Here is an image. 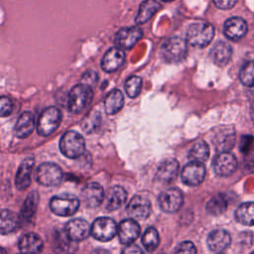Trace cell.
Returning a JSON list of instances; mask_svg holds the SVG:
<instances>
[{"label": "cell", "instance_id": "1", "mask_svg": "<svg viewBox=\"0 0 254 254\" xmlns=\"http://www.w3.org/2000/svg\"><path fill=\"white\" fill-rule=\"evenodd\" d=\"M93 98L91 86L84 83H77L68 92L67 107L73 114H79L89 106Z\"/></svg>", "mask_w": 254, "mask_h": 254}, {"label": "cell", "instance_id": "2", "mask_svg": "<svg viewBox=\"0 0 254 254\" xmlns=\"http://www.w3.org/2000/svg\"><path fill=\"white\" fill-rule=\"evenodd\" d=\"M188 54V42L180 36L167 39L161 47V56L165 62L175 64L185 60Z\"/></svg>", "mask_w": 254, "mask_h": 254}, {"label": "cell", "instance_id": "3", "mask_svg": "<svg viewBox=\"0 0 254 254\" xmlns=\"http://www.w3.org/2000/svg\"><path fill=\"white\" fill-rule=\"evenodd\" d=\"M214 28L207 22L192 23L187 31V42L195 48H204L212 41Z\"/></svg>", "mask_w": 254, "mask_h": 254}, {"label": "cell", "instance_id": "4", "mask_svg": "<svg viewBox=\"0 0 254 254\" xmlns=\"http://www.w3.org/2000/svg\"><path fill=\"white\" fill-rule=\"evenodd\" d=\"M60 150L65 157L76 159L85 151V141L78 132L66 131L60 140Z\"/></svg>", "mask_w": 254, "mask_h": 254}, {"label": "cell", "instance_id": "5", "mask_svg": "<svg viewBox=\"0 0 254 254\" xmlns=\"http://www.w3.org/2000/svg\"><path fill=\"white\" fill-rule=\"evenodd\" d=\"M51 210L60 216H70L79 207V199L71 193H61L52 197L50 201Z\"/></svg>", "mask_w": 254, "mask_h": 254}, {"label": "cell", "instance_id": "6", "mask_svg": "<svg viewBox=\"0 0 254 254\" xmlns=\"http://www.w3.org/2000/svg\"><path fill=\"white\" fill-rule=\"evenodd\" d=\"M62 122V112L56 106L46 108L39 117L37 130L39 135L47 137L53 134Z\"/></svg>", "mask_w": 254, "mask_h": 254}, {"label": "cell", "instance_id": "7", "mask_svg": "<svg viewBox=\"0 0 254 254\" xmlns=\"http://www.w3.org/2000/svg\"><path fill=\"white\" fill-rule=\"evenodd\" d=\"M63 179L62 169L54 163H43L36 171L37 182L44 187H53L59 185Z\"/></svg>", "mask_w": 254, "mask_h": 254}, {"label": "cell", "instance_id": "8", "mask_svg": "<svg viewBox=\"0 0 254 254\" xmlns=\"http://www.w3.org/2000/svg\"><path fill=\"white\" fill-rule=\"evenodd\" d=\"M117 232L118 226L110 217H98L91 225V234L98 241H109L116 235Z\"/></svg>", "mask_w": 254, "mask_h": 254}, {"label": "cell", "instance_id": "9", "mask_svg": "<svg viewBox=\"0 0 254 254\" xmlns=\"http://www.w3.org/2000/svg\"><path fill=\"white\" fill-rule=\"evenodd\" d=\"M159 205L165 212L173 213L178 211L184 202V195L178 189H168L161 192L158 198Z\"/></svg>", "mask_w": 254, "mask_h": 254}, {"label": "cell", "instance_id": "10", "mask_svg": "<svg viewBox=\"0 0 254 254\" xmlns=\"http://www.w3.org/2000/svg\"><path fill=\"white\" fill-rule=\"evenodd\" d=\"M151 201L143 195H134L127 204L126 211L133 219L143 220L151 214Z\"/></svg>", "mask_w": 254, "mask_h": 254}, {"label": "cell", "instance_id": "11", "mask_svg": "<svg viewBox=\"0 0 254 254\" xmlns=\"http://www.w3.org/2000/svg\"><path fill=\"white\" fill-rule=\"evenodd\" d=\"M143 31L139 27H124L117 31L114 38L116 47L122 50H130L142 38Z\"/></svg>", "mask_w": 254, "mask_h": 254}, {"label": "cell", "instance_id": "12", "mask_svg": "<svg viewBox=\"0 0 254 254\" xmlns=\"http://www.w3.org/2000/svg\"><path fill=\"white\" fill-rule=\"evenodd\" d=\"M205 168L202 163L190 161L186 164L181 172V178L184 184L188 186H197L204 180Z\"/></svg>", "mask_w": 254, "mask_h": 254}, {"label": "cell", "instance_id": "13", "mask_svg": "<svg viewBox=\"0 0 254 254\" xmlns=\"http://www.w3.org/2000/svg\"><path fill=\"white\" fill-rule=\"evenodd\" d=\"M213 171L216 175L227 177L233 174L237 168V160L229 152H221L213 160Z\"/></svg>", "mask_w": 254, "mask_h": 254}, {"label": "cell", "instance_id": "14", "mask_svg": "<svg viewBox=\"0 0 254 254\" xmlns=\"http://www.w3.org/2000/svg\"><path fill=\"white\" fill-rule=\"evenodd\" d=\"M64 231L72 240L78 242L87 238L89 233H91V227L85 219L73 218L67 221L64 226Z\"/></svg>", "mask_w": 254, "mask_h": 254}, {"label": "cell", "instance_id": "15", "mask_svg": "<svg viewBox=\"0 0 254 254\" xmlns=\"http://www.w3.org/2000/svg\"><path fill=\"white\" fill-rule=\"evenodd\" d=\"M140 225L133 218L122 220L118 225V237L122 244H132L140 235Z\"/></svg>", "mask_w": 254, "mask_h": 254}, {"label": "cell", "instance_id": "16", "mask_svg": "<svg viewBox=\"0 0 254 254\" xmlns=\"http://www.w3.org/2000/svg\"><path fill=\"white\" fill-rule=\"evenodd\" d=\"M125 61V53L122 49L114 47L109 49L101 60V68L105 72L116 71Z\"/></svg>", "mask_w": 254, "mask_h": 254}, {"label": "cell", "instance_id": "17", "mask_svg": "<svg viewBox=\"0 0 254 254\" xmlns=\"http://www.w3.org/2000/svg\"><path fill=\"white\" fill-rule=\"evenodd\" d=\"M223 33L231 41H239L247 33V23L240 17H231L224 23Z\"/></svg>", "mask_w": 254, "mask_h": 254}, {"label": "cell", "instance_id": "18", "mask_svg": "<svg viewBox=\"0 0 254 254\" xmlns=\"http://www.w3.org/2000/svg\"><path fill=\"white\" fill-rule=\"evenodd\" d=\"M81 198L88 207H96L104 199V190L98 183H89L82 189Z\"/></svg>", "mask_w": 254, "mask_h": 254}, {"label": "cell", "instance_id": "19", "mask_svg": "<svg viewBox=\"0 0 254 254\" xmlns=\"http://www.w3.org/2000/svg\"><path fill=\"white\" fill-rule=\"evenodd\" d=\"M53 249L57 254H73L77 250V242L72 240L64 229L59 230L53 237Z\"/></svg>", "mask_w": 254, "mask_h": 254}, {"label": "cell", "instance_id": "20", "mask_svg": "<svg viewBox=\"0 0 254 254\" xmlns=\"http://www.w3.org/2000/svg\"><path fill=\"white\" fill-rule=\"evenodd\" d=\"M18 246L21 254H41L44 248V243L38 234L29 232L21 236Z\"/></svg>", "mask_w": 254, "mask_h": 254}, {"label": "cell", "instance_id": "21", "mask_svg": "<svg viewBox=\"0 0 254 254\" xmlns=\"http://www.w3.org/2000/svg\"><path fill=\"white\" fill-rule=\"evenodd\" d=\"M230 234L223 229L212 230L206 238V244L208 248L216 253H220L225 250L230 245Z\"/></svg>", "mask_w": 254, "mask_h": 254}, {"label": "cell", "instance_id": "22", "mask_svg": "<svg viewBox=\"0 0 254 254\" xmlns=\"http://www.w3.org/2000/svg\"><path fill=\"white\" fill-rule=\"evenodd\" d=\"M35 165V160L32 157L25 159L18 168L15 176V186L19 190H26L31 184V175Z\"/></svg>", "mask_w": 254, "mask_h": 254}, {"label": "cell", "instance_id": "23", "mask_svg": "<svg viewBox=\"0 0 254 254\" xmlns=\"http://www.w3.org/2000/svg\"><path fill=\"white\" fill-rule=\"evenodd\" d=\"M127 200V192L120 186H113L109 189L105 197V208L108 211H113L122 206Z\"/></svg>", "mask_w": 254, "mask_h": 254}, {"label": "cell", "instance_id": "24", "mask_svg": "<svg viewBox=\"0 0 254 254\" xmlns=\"http://www.w3.org/2000/svg\"><path fill=\"white\" fill-rule=\"evenodd\" d=\"M179 162L174 158H168L162 161L157 170V178L165 183L174 181L179 173Z\"/></svg>", "mask_w": 254, "mask_h": 254}, {"label": "cell", "instance_id": "25", "mask_svg": "<svg viewBox=\"0 0 254 254\" xmlns=\"http://www.w3.org/2000/svg\"><path fill=\"white\" fill-rule=\"evenodd\" d=\"M34 128H35L34 115L29 111H25L19 116L15 124L14 134L16 135V137L24 139L32 134V132L34 131Z\"/></svg>", "mask_w": 254, "mask_h": 254}, {"label": "cell", "instance_id": "26", "mask_svg": "<svg viewBox=\"0 0 254 254\" xmlns=\"http://www.w3.org/2000/svg\"><path fill=\"white\" fill-rule=\"evenodd\" d=\"M232 57V48L229 44L218 41L216 42L210 50L211 60L220 66L227 64Z\"/></svg>", "mask_w": 254, "mask_h": 254}, {"label": "cell", "instance_id": "27", "mask_svg": "<svg viewBox=\"0 0 254 254\" xmlns=\"http://www.w3.org/2000/svg\"><path fill=\"white\" fill-rule=\"evenodd\" d=\"M235 143V131L232 127H224L218 131L213 139V144L220 153L228 152Z\"/></svg>", "mask_w": 254, "mask_h": 254}, {"label": "cell", "instance_id": "28", "mask_svg": "<svg viewBox=\"0 0 254 254\" xmlns=\"http://www.w3.org/2000/svg\"><path fill=\"white\" fill-rule=\"evenodd\" d=\"M160 9H161V4L158 0H145V1H143L140 5L138 13L135 17V23L137 25L146 23Z\"/></svg>", "mask_w": 254, "mask_h": 254}, {"label": "cell", "instance_id": "29", "mask_svg": "<svg viewBox=\"0 0 254 254\" xmlns=\"http://www.w3.org/2000/svg\"><path fill=\"white\" fill-rule=\"evenodd\" d=\"M124 105V96L121 90L114 89L112 90L104 99V109L106 114L114 115Z\"/></svg>", "mask_w": 254, "mask_h": 254}, {"label": "cell", "instance_id": "30", "mask_svg": "<svg viewBox=\"0 0 254 254\" xmlns=\"http://www.w3.org/2000/svg\"><path fill=\"white\" fill-rule=\"evenodd\" d=\"M235 219L246 226L254 225V202L247 201L241 203L235 210Z\"/></svg>", "mask_w": 254, "mask_h": 254}, {"label": "cell", "instance_id": "31", "mask_svg": "<svg viewBox=\"0 0 254 254\" xmlns=\"http://www.w3.org/2000/svg\"><path fill=\"white\" fill-rule=\"evenodd\" d=\"M228 205L227 197L223 193L213 195L206 203V211L212 215H219L226 211Z\"/></svg>", "mask_w": 254, "mask_h": 254}, {"label": "cell", "instance_id": "32", "mask_svg": "<svg viewBox=\"0 0 254 254\" xmlns=\"http://www.w3.org/2000/svg\"><path fill=\"white\" fill-rule=\"evenodd\" d=\"M38 203H39V194L36 190L34 191H31L28 196L26 197L24 203H23V206L21 208V212H20V215L21 217L26 220V221H29L35 214L36 212V209H37V206H38Z\"/></svg>", "mask_w": 254, "mask_h": 254}, {"label": "cell", "instance_id": "33", "mask_svg": "<svg viewBox=\"0 0 254 254\" xmlns=\"http://www.w3.org/2000/svg\"><path fill=\"white\" fill-rule=\"evenodd\" d=\"M209 157V147L203 140L196 141L190 148L189 158L193 162L203 163Z\"/></svg>", "mask_w": 254, "mask_h": 254}, {"label": "cell", "instance_id": "34", "mask_svg": "<svg viewBox=\"0 0 254 254\" xmlns=\"http://www.w3.org/2000/svg\"><path fill=\"white\" fill-rule=\"evenodd\" d=\"M18 224V219L16 215L8 209H2L1 219H0V230L2 234H8L12 232Z\"/></svg>", "mask_w": 254, "mask_h": 254}, {"label": "cell", "instance_id": "35", "mask_svg": "<svg viewBox=\"0 0 254 254\" xmlns=\"http://www.w3.org/2000/svg\"><path fill=\"white\" fill-rule=\"evenodd\" d=\"M160 243L159 233L154 227H148L142 236V244L147 251H154Z\"/></svg>", "mask_w": 254, "mask_h": 254}, {"label": "cell", "instance_id": "36", "mask_svg": "<svg viewBox=\"0 0 254 254\" xmlns=\"http://www.w3.org/2000/svg\"><path fill=\"white\" fill-rule=\"evenodd\" d=\"M125 92L130 98L137 97L142 88V78L138 75H131L125 82Z\"/></svg>", "mask_w": 254, "mask_h": 254}, {"label": "cell", "instance_id": "37", "mask_svg": "<svg viewBox=\"0 0 254 254\" xmlns=\"http://www.w3.org/2000/svg\"><path fill=\"white\" fill-rule=\"evenodd\" d=\"M240 81L246 86H254V61H249L243 64L239 73Z\"/></svg>", "mask_w": 254, "mask_h": 254}, {"label": "cell", "instance_id": "38", "mask_svg": "<svg viewBox=\"0 0 254 254\" xmlns=\"http://www.w3.org/2000/svg\"><path fill=\"white\" fill-rule=\"evenodd\" d=\"M99 123H100L99 113H95V112L90 113L82 121V129L86 133H90L96 129V126L99 125Z\"/></svg>", "mask_w": 254, "mask_h": 254}, {"label": "cell", "instance_id": "39", "mask_svg": "<svg viewBox=\"0 0 254 254\" xmlns=\"http://www.w3.org/2000/svg\"><path fill=\"white\" fill-rule=\"evenodd\" d=\"M13 111V102L7 96H2L0 98V114L5 117L12 113Z\"/></svg>", "mask_w": 254, "mask_h": 254}, {"label": "cell", "instance_id": "40", "mask_svg": "<svg viewBox=\"0 0 254 254\" xmlns=\"http://www.w3.org/2000/svg\"><path fill=\"white\" fill-rule=\"evenodd\" d=\"M175 254H196V248L191 241H184L177 247Z\"/></svg>", "mask_w": 254, "mask_h": 254}, {"label": "cell", "instance_id": "41", "mask_svg": "<svg viewBox=\"0 0 254 254\" xmlns=\"http://www.w3.org/2000/svg\"><path fill=\"white\" fill-rule=\"evenodd\" d=\"M98 79V74L96 71L90 69L88 71H86L82 77H81V80H80V83H84L86 85H89L91 86L92 84H94Z\"/></svg>", "mask_w": 254, "mask_h": 254}, {"label": "cell", "instance_id": "42", "mask_svg": "<svg viewBox=\"0 0 254 254\" xmlns=\"http://www.w3.org/2000/svg\"><path fill=\"white\" fill-rule=\"evenodd\" d=\"M237 0H213L214 5L222 10H227L232 8L236 4Z\"/></svg>", "mask_w": 254, "mask_h": 254}, {"label": "cell", "instance_id": "43", "mask_svg": "<svg viewBox=\"0 0 254 254\" xmlns=\"http://www.w3.org/2000/svg\"><path fill=\"white\" fill-rule=\"evenodd\" d=\"M121 254H144V252L139 246L135 244H128L123 248Z\"/></svg>", "mask_w": 254, "mask_h": 254}, {"label": "cell", "instance_id": "44", "mask_svg": "<svg viewBox=\"0 0 254 254\" xmlns=\"http://www.w3.org/2000/svg\"><path fill=\"white\" fill-rule=\"evenodd\" d=\"M253 138L252 137H243V139L241 140V145H240V149L242 152H247L250 148H251V144H252Z\"/></svg>", "mask_w": 254, "mask_h": 254}, {"label": "cell", "instance_id": "45", "mask_svg": "<svg viewBox=\"0 0 254 254\" xmlns=\"http://www.w3.org/2000/svg\"><path fill=\"white\" fill-rule=\"evenodd\" d=\"M250 116H251V119H252V121L254 122V100L252 101V103H251V106H250Z\"/></svg>", "mask_w": 254, "mask_h": 254}, {"label": "cell", "instance_id": "46", "mask_svg": "<svg viewBox=\"0 0 254 254\" xmlns=\"http://www.w3.org/2000/svg\"><path fill=\"white\" fill-rule=\"evenodd\" d=\"M92 254H109L106 250H103V249H97L95 251L92 252Z\"/></svg>", "mask_w": 254, "mask_h": 254}, {"label": "cell", "instance_id": "47", "mask_svg": "<svg viewBox=\"0 0 254 254\" xmlns=\"http://www.w3.org/2000/svg\"><path fill=\"white\" fill-rule=\"evenodd\" d=\"M161 1H164V2H171V1H173V0H161Z\"/></svg>", "mask_w": 254, "mask_h": 254}, {"label": "cell", "instance_id": "48", "mask_svg": "<svg viewBox=\"0 0 254 254\" xmlns=\"http://www.w3.org/2000/svg\"><path fill=\"white\" fill-rule=\"evenodd\" d=\"M218 254H224V253H218Z\"/></svg>", "mask_w": 254, "mask_h": 254}, {"label": "cell", "instance_id": "49", "mask_svg": "<svg viewBox=\"0 0 254 254\" xmlns=\"http://www.w3.org/2000/svg\"><path fill=\"white\" fill-rule=\"evenodd\" d=\"M253 254H254V253H253Z\"/></svg>", "mask_w": 254, "mask_h": 254}]
</instances>
